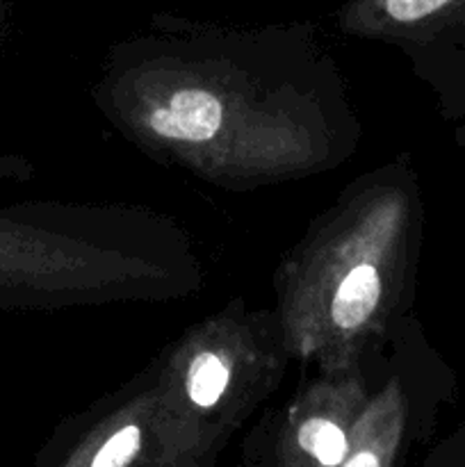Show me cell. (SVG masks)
<instances>
[{
	"label": "cell",
	"instance_id": "6da1fadb",
	"mask_svg": "<svg viewBox=\"0 0 465 467\" xmlns=\"http://www.w3.org/2000/svg\"><path fill=\"white\" fill-rule=\"evenodd\" d=\"M150 126L171 140L205 141L222 126V103L208 91L185 89L171 99V105L150 114Z\"/></svg>",
	"mask_w": 465,
	"mask_h": 467
},
{
	"label": "cell",
	"instance_id": "7a4b0ae2",
	"mask_svg": "<svg viewBox=\"0 0 465 467\" xmlns=\"http://www.w3.org/2000/svg\"><path fill=\"white\" fill-rule=\"evenodd\" d=\"M378 295H381V283H378L377 269L372 265L354 267L336 292L331 308L333 322L342 328L358 327L369 317Z\"/></svg>",
	"mask_w": 465,
	"mask_h": 467
},
{
	"label": "cell",
	"instance_id": "3957f363",
	"mask_svg": "<svg viewBox=\"0 0 465 467\" xmlns=\"http://www.w3.org/2000/svg\"><path fill=\"white\" fill-rule=\"evenodd\" d=\"M228 383V369L217 356L201 354L191 363L190 377H187V392L199 406H214L223 395Z\"/></svg>",
	"mask_w": 465,
	"mask_h": 467
},
{
	"label": "cell",
	"instance_id": "277c9868",
	"mask_svg": "<svg viewBox=\"0 0 465 467\" xmlns=\"http://www.w3.org/2000/svg\"><path fill=\"white\" fill-rule=\"evenodd\" d=\"M299 442L305 451H310L324 465H340L345 459V433L326 420L315 418L305 422L299 431Z\"/></svg>",
	"mask_w": 465,
	"mask_h": 467
},
{
	"label": "cell",
	"instance_id": "5b68a950",
	"mask_svg": "<svg viewBox=\"0 0 465 467\" xmlns=\"http://www.w3.org/2000/svg\"><path fill=\"white\" fill-rule=\"evenodd\" d=\"M137 447H140V429L137 427L121 429V431L114 433V436L105 442L103 450L96 454L94 467L126 465L128 461L135 456Z\"/></svg>",
	"mask_w": 465,
	"mask_h": 467
},
{
	"label": "cell",
	"instance_id": "8992f818",
	"mask_svg": "<svg viewBox=\"0 0 465 467\" xmlns=\"http://www.w3.org/2000/svg\"><path fill=\"white\" fill-rule=\"evenodd\" d=\"M447 0H386L388 12L397 18V21H415L427 14L436 12L445 5Z\"/></svg>",
	"mask_w": 465,
	"mask_h": 467
},
{
	"label": "cell",
	"instance_id": "52a82bcc",
	"mask_svg": "<svg viewBox=\"0 0 465 467\" xmlns=\"http://www.w3.org/2000/svg\"><path fill=\"white\" fill-rule=\"evenodd\" d=\"M377 463H378L377 456H372V454H358L349 461L351 467H374Z\"/></svg>",
	"mask_w": 465,
	"mask_h": 467
}]
</instances>
